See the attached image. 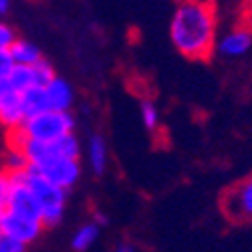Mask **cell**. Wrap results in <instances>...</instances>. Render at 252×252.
Segmentation results:
<instances>
[{
  "mask_svg": "<svg viewBox=\"0 0 252 252\" xmlns=\"http://www.w3.org/2000/svg\"><path fill=\"white\" fill-rule=\"evenodd\" d=\"M216 6L212 0H180L172 20L170 38L180 55L206 61L216 47Z\"/></svg>",
  "mask_w": 252,
  "mask_h": 252,
  "instance_id": "1",
  "label": "cell"
},
{
  "mask_svg": "<svg viewBox=\"0 0 252 252\" xmlns=\"http://www.w3.org/2000/svg\"><path fill=\"white\" fill-rule=\"evenodd\" d=\"M23 178L27 188L32 192L38 208H40V218H43L45 228L57 226L65 214V204H67V192L57 188L55 184L47 182L43 176H38L32 167H27L25 172H18Z\"/></svg>",
  "mask_w": 252,
  "mask_h": 252,
  "instance_id": "2",
  "label": "cell"
},
{
  "mask_svg": "<svg viewBox=\"0 0 252 252\" xmlns=\"http://www.w3.org/2000/svg\"><path fill=\"white\" fill-rule=\"evenodd\" d=\"M75 129V117L71 111H45L34 117L25 119L23 127H20V135L34 141H57L65 135H71Z\"/></svg>",
  "mask_w": 252,
  "mask_h": 252,
  "instance_id": "3",
  "label": "cell"
},
{
  "mask_svg": "<svg viewBox=\"0 0 252 252\" xmlns=\"http://www.w3.org/2000/svg\"><path fill=\"white\" fill-rule=\"evenodd\" d=\"M222 214L234 224L252 222V174L230 186L220 200Z\"/></svg>",
  "mask_w": 252,
  "mask_h": 252,
  "instance_id": "4",
  "label": "cell"
},
{
  "mask_svg": "<svg viewBox=\"0 0 252 252\" xmlns=\"http://www.w3.org/2000/svg\"><path fill=\"white\" fill-rule=\"evenodd\" d=\"M43 230H45V226L40 220L20 216L16 212H10V210H2V216H0V232L4 236L29 246L40 238Z\"/></svg>",
  "mask_w": 252,
  "mask_h": 252,
  "instance_id": "5",
  "label": "cell"
},
{
  "mask_svg": "<svg viewBox=\"0 0 252 252\" xmlns=\"http://www.w3.org/2000/svg\"><path fill=\"white\" fill-rule=\"evenodd\" d=\"M25 119L23 93H18L8 79H0V125L10 133L23 127Z\"/></svg>",
  "mask_w": 252,
  "mask_h": 252,
  "instance_id": "6",
  "label": "cell"
},
{
  "mask_svg": "<svg viewBox=\"0 0 252 252\" xmlns=\"http://www.w3.org/2000/svg\"><path fill=\"white\" fill-rule=\"evenodd\" d=\"M32 170L38 176H43L47 182L55 184L57 188H61V190H65V192L69 190V188H73L79 182V178H81V163H79V159H67V158L47 161L43 165L32 167Z\"/></svg>",
  "mask_w": 252,
  "mask_h": 252,
  "instance_id": "7",
  "label": "cell"
},
{
  "mask_svg": "<svg viewBox=\"0 0 252 252\" xmlns=\"http://www.w3.org/2000/svg\"><path fill=\"white\" fill-rule=\"evenodd\" d=\"M250 47H252V29L236 27L216 40L214 51L224 59H236V57L246 55Z\"/></svg>",
  "mask_w": 252,
  "mask_h": 252,
  "instance_id": "8",
  "label": "cell"
},
{
  "mask_svg": "<svg viewBox=\"0 0 252 252\" xmlns=\"http://www.w3.org/2000/svg\"><path fill=\"white\" fill-rule=\"evenodd\" d=\"M45 95L49 103V111H71L73 105V87L63 77H55L45 85Z\"/></svg>",
  "mask_w": 252,
  "mask_h": 252,
  "instance_id": "9",
  "label": "cell"
},
{
  "mask_svg": "<svg viewBox=\"0 0 252 252\" xmlns=\"http://www.w3.org/2000/svg\"><path fill=\"white\" fill-rule=\"evenodd\" d=\"M10 55H12L14 65H25V67L36 65V63L43 59V53H40V49L34 43H31V40H25V38H16V43L10 47Z\"/></svg>",
  "mask_w": 252,
  "mask_h": 252,
  "instance_id": "10",
  "label": "cell"
},
{
  "mask_svg": "<svg viewBox=\"0 0 252 252\" xmlns=\"http://www.w3.org/2000/svg\"><path fill=\"white\" fill-rule=\"evenodd\" d=\"M107 161H109V152H107V141L103 135H93L89 139V165L93 174L101 176L107 170Z\"/></svg>",
  "mask_w": 252,
  "mask_h": 252,
  "instance_id": "11",
  "label": "cell"
},
{
  "mask_svg": "<svg viewBox=\"0 0 252 252\" xmlns=\"http://www.w3.org/2000/svg\"><path fill=\"white\" fill-rule=\"evenodd\" d=\"M8 83L18 91V93H25L32 87H40L38 83V77H36V71H34V65L31 67H25V65H14V69L10 71L8 75Z\"/></svg>",
  "mask_w": 252,
  "mask_h": 252,
  "instance_id": "12",
  "label": "cell"
},
{
  "mask_svg": "<svg viewBox=\"0 0 252 252\" xmlns=\"http://www.w3.org/2000/svg\"><path fill=\"white\" fill-rule=\"evenodd\" d=\"M23 109H25V117H34L38 113L49 111V103H47V95H45V87H32L29 91L23 93Z\"/></svg>",
  "mask_w": 252,
  "mask_h": 252,
  "instance_id": "13",
  "label": "cell"
},
{
  "mask_svg": "<svg viewBox=\"0 0 252 252\" xmlns=\"http://www.w3.org/2000/svg\"><path fill=\"white\" fill-rule=\"evenodd\" d=\"M97 236H99V226L95 222L83 224L75 232V236H73V248L77 252H85V250H89L95 244Z\"/></svg>",
  "mask_w": 252,
  "mask_h": 252,
  "instance_id": "14",
  "label": "cell"
},
{
  "mask_svg": "<svg viewBox=\"0 0 252 252\" xmlns=\"http://www.w3.org/2000/svg\"><path fill=\"white\" fill-rule=\"evenodd\" d=\"M139 113H141V121L145 125V129L158 131V127H159V109L152 99H141L139 101Z\"/></svg>",
  "mask_w": 252,
  "mask_h": 252,
  "instance_id": "15",
  "label": "cell"
},
{
  "mask_svg": "<svg viewBox=\"0 0 252 252\" xmlns=\"http://www.w3.org/2000/svg\"><path fill=\"white\" fill-rule=\"evenodd\" d=\"M29 167V161L25 158V154L16 150V148H10L8 145V152L4 156V172L8 174H18V172H25Z\"/></svg>",
  "mask_w": 252,
  "mask_h": 252,
  "instance_id": "16",
  "label": "cell"
},
{
  "mask_svg": "<svg viewBox=\"0 0 252 252\" xmlns=\"http://www.w3.org/2000/svg\"><path fill=\"white\" fill-rule=\"evenodd\" d=\"M12 194V174L0 170V210H6Z\"/></svg>",
  "mask_w": 252,
  "mask_h": 252,
  "instance_id": "17",
  "label": "cell"
},
{
  "mask_svg": "<svg viewBox=\"0 0 252 252\" xmlns=\"http://www.w3.org/2000/svg\"><path fill=\"white\" fill-rule=\"evenodd\" d=\"M16 32L10 25L0 20V51H10V47L16 43Z\"/></svg>",
  "mask_w": 252,
  "mask_h": 252,
  "instance_id": "18",
  "label": "cell"
},
{
  "mask_svg": "<svg viewBox=\"0 0 252 252\" xmlns=\"http://www.w3.org/2000/svg\"><path fill=\"white\" fill-rule=\"evenodd\" d=\"M12 69H14V61L10 51H0V79H8Z\"/></svg>",
  "mask_w": 252,
  "mask_h": 252,
  "instance_id": "19",
  "label": "cell"
},
{
  "mask_svg": "<svg viewBox=\"0 0 252 252\" xmlns=\"http://www.w3.org/2000/svg\"><path fill=\"white\" fill-rule=\"evenodd\" d=\"M27 246L25 244H20L4 234H0V252H25Z\"/></svg>",
  "mask_w": 252,
  "mask_h": 252,
  "instance_id": "20",
  "label": "cell"
},
{
  "mask_svg": "<svg viewBox=\"0 0 252 252\" xmlns=\"http://www.w3.org/2000/svg\"><path fill=\"white\" fill-rule=\"evenodd\" d=\"M10 8V0H0V16H4Z\"/></svg>",
  "mask_w": 252,
  "mask_h": 252,
  "instance_id": "21",
  "label": "cell"
},
{
  "mask_svg": "<svg viewBox=\"0 0 252 252\" xmlns=\"http://www.w3.org/2000/svg\"><path fill=\"white\" fill-rule=\"evenodd\" d=\"M115 252H137L131 244H119L117 248H115Z\"/></svg>",
  "mask_w": 252,
  "mask_h": 252,
  "instance_id": "22",
  "label": "cell"
},
{
  "mask_svg": "<svg viewBox=\"0 0 252 252\" xmlns=\"http://www.w3.org/2000/svg\"><path fill=\"white\" fill-rule=\"evenodd\" d=\"M0 216H2V210H0ZM0 234H2V232H0Z\"/></svg>",
  "mask_w": 252,
  "mask_h": 252,
  "instance_id": "23",
  "label": "cell"
}]
</instances>
